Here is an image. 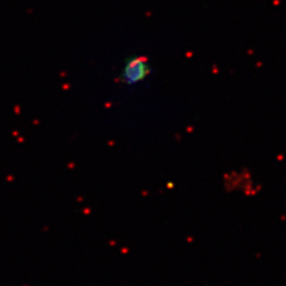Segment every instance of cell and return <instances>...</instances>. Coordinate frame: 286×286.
I'll list each match as a JSON object with an SVG mask.
<instances>
[{
  "mask_svg": "<svg viewBox=\"0 0 286 286\" xmlns=\"http://www.w3.org/2000/svg\"><path fill=\"white\" fill-rule=\"evenodd\" d=\"M150 72L152 67L145 56L132 55L124 62L120 79L125 85L132 86L145 81L150 76Z\"/></svg>",
  "mask_w": 286,
  "mask_h": 286,
  "instance_id": "cell-1",
  "label": "cell"
}]
</instances>
